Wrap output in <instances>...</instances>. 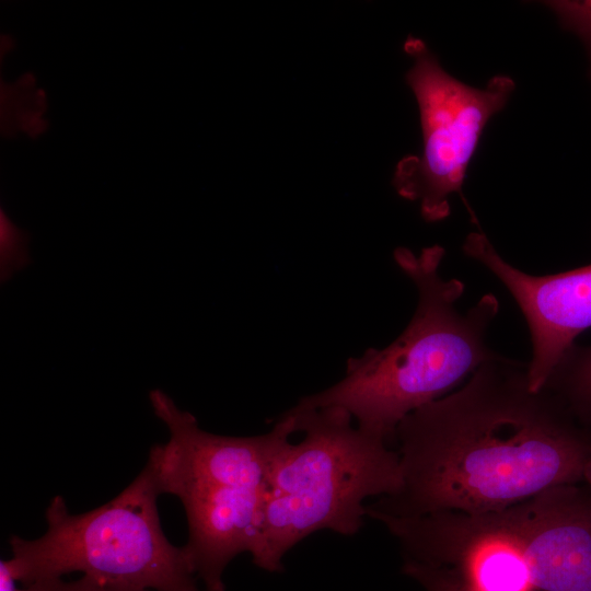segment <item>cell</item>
Returning a JSON list of instances; mask_svg holds the SVG:
<instances>
[{"label": "cell", "mask_w": 591, "mask_h": 591, "mask_svg": "<svg viewBox=\"0 0 591 591\" xmlns=\"http://www.w3.org/2000/svg\"><path fill=\"white\" fill-rule=\"evenodd\" d=\"M397 493L366 507L378 514L496 512L583 479L591 444L561 418L528 364L498 357L459 390L407 415L395 432Z\"/></svg>", "instance_id": "1"}, {"label": "cell", "mask_w": 591, "mask_h": 591, "mask_svg": "<svg viewBox=\"0 0 591 591\" xmlns=\"http://www.w3.org/2000/svg\"><path fill=\"white\" fill-rule=\"evenodd\" d=\"M443 255L440 245L418 255L405 247L394 251L395 263L418 292L409 324L389 346L349 358L340 381L304 396L294 409L343 408L360 429L390 444L407 415L499 357L486 344L487 329L499 310L497 298L485 294L466 312L459 311L464 285L440 276Z\"/></svg>", "instance_id": "2"}, {"label": "cell", "mask_w": 591, "mask_h": 591, "mask_svg": "<svg viewBox=\"0 0 591 591\" xmlns=\"http://www.w3.org/2000/svg\"><path fill=\"white\" fill-rule=\"evenodd\" d=\"M149 399L170 439L151 448L148 463L161 495H174L184 506V548L197 578L206 591H224L228 564L257 548L270 468L297 433L294 421L283 414L267 433L220 436L200 429L196 418L163 391L152 390Z\"/></svg>", "instance_id": "3"}, {"label": "cell", "mask_w": 591, "mask_h": 591, "mask_svg": "<svg viewBox=\"0 0 591 591\" xmlns=\"http://www.w3.org/2000/svg\"><path fill=\"white\" fill-rule=\"evenodd\" d=\"M285 414L292 417L299 442L280 449L267 480L264 519L253 563L269 572L283 570V556L320 530L356 534L367 515L363 501L398 491L397 451L354 425L339 407Z\"/></svg>", "instance_id": "4"}, {"label": "cell", "mask_w": 591, "mask_h": 591, "mask_svg": "<svg viewBox=\"0 0 591 591\" xmlns=\"http://www.w3.org/2000/svg\"><path fill=\"white\" fill-rule=\"evenodd\" d=\"M161 495L152 466L114 499L72 514L61 496L46 509L38 538L11 535V572L26 586L80 571L83 576L157 591H201L184 548L172 545L160 524Z\"/></svg>", "instance_id": "5"}, {"label": "cell", "mask_w": 591, "mask_h": 591, "mask_svg": "<svg viewBox=\"0 0 591 591\" xmlns=\"http://www.w3.org/2000/svg\"><path fill=\"white\" fill-rule=\"evenodd\" d=\"M404 50L414 60L405 80L418 104L424 148L397 163L393 186L401 197L420 202L426 221H441L450 215V196L461 195L486 124L505 107L515 83L498 74L484 89L471 86L448 73L426 43L412 35Z\"/></svg>", "instance_id": "6"}, {"label": "cell", "mask_w": 591, "mask_h": 591, "mask_svg": "<svg viewBox=\"0 0 591 591\" xmlns=\"http://www.w3.org/2000/svg\"><path fill=\"white\" fill-rule=\"evenodd\" d=\"M373 519L398 541L403 571L428 591H536L522 554L495 512Z\"/></svg>", "instance_id": "7"}, {"label": "cell", "mask_w": 591, "mask_h": 591, "mask_svg": "<svg viewBox=\"0 0 591 591\" xmlns=\"http://www.w3.org/2000/svg\"><path fill=\"white\" fill-rule=\"evenodd\" d=\"M463 251L490 270L521 309L532 340L529 386L541 391L575 338L591 326V264L555 275H529L507 263L478 232L466 236Z\"/></svg>", "instance_id": "8"}, {"label": "cell", "mask_w": 591, "mask_h": 591, "mask_svg": "<svg viewBox=\"0 0 591 591\" xmlns=\"http://www.w3.org/2000/svg\"><path fill=\"white\" fill-rule=\"evenodd\" d=\"M496 514L536 591H591V498L576 484L548 488Z\"/></svg>", "instance_id": "9"}, {"label": "cell", "mask_w": 591, "mask_h": 591, "mask_svg": "<svg viewBox=\"0 0 591 591\" xmlns=\"http://www.w3.org/2000/svg\"><path fill=\"white\" fill-rule=\"evenodd\" d=\"M2 100L11 101L10 106H16L9 115L16 120L14 128L20 126L30 134L42 131L44 127L40 116L45 101L42 93L34 89L31 77H25L11 86L5 85L2 90Z\"/></svg>", "instance_id": "10"}, {"label": "cell", "mask_w": 591, "mask_h": 591, "mask_svg": "<svg viewBox=\"0 0 591 591\" xmlns=\"http://www.w3.org/2000/svg\"><path fill=\"white\" fill-rule=\"evenodd\" d=\"M544 3L558 18L563 27L583 42L591 60V0H557Z\"/></svg>", "instance_id": "11"}, {"label": "cell", "mask_w": 591, "mask_h": 591, "mask_svg": "<svg viewBox=\"0 0 591 591\" xmlns=\"http://www.w3.org/2000/svg\"><path fill=\"white\" fill-rule=\"evenodd\" d=\"M557 369L566 370L571 395L591 410V348L572 354L568 351Z\"/></svg>", "instance_id": "12"}, {"label": "cell", "mask_w": 591, "mask_h": 591, "mask_svg": "<svg viewBox=\"0 0 591 591\" xmlns=\"http://www.w3.org/2000/svg\"><path fill=\"white\" fill-rule=\"evenodd\" d=\"M27 591H149V589L125 583L93 579L86 576L63 581L61 578L46 579L26 586Z\"/></svg>", "instance_id": "13"}, {"label": "cell", "mask_w": 591, "mask_h": 591, "mask_svg": "<svg viewBox=\"0 0 591 591\" xmlns=\"http://www.w3.org/2000/svg\"><path fill=\"white\" fill-rule=\"evenodd\" d=\"M16 579L11 572L8 560H0V591H27L26 587L24 589H19L16 587Z\"/></svg>", "instance_id": "14"}, {"label": "cell", "mask_w": 591, "mask_h": 591, "mask_svg": "<svg viewBox=\"0 0 591 591\" xmlns=\"http://www.w3.org/2000/svg\"><path fill=\"white\" fill-rule=\"evenodd\" d=\"M583 479L588 483V485L591 488V448H590L588 460L586 462V466L583 471Z\"/></svg>", "instance_id": "15"}]
</instances>
